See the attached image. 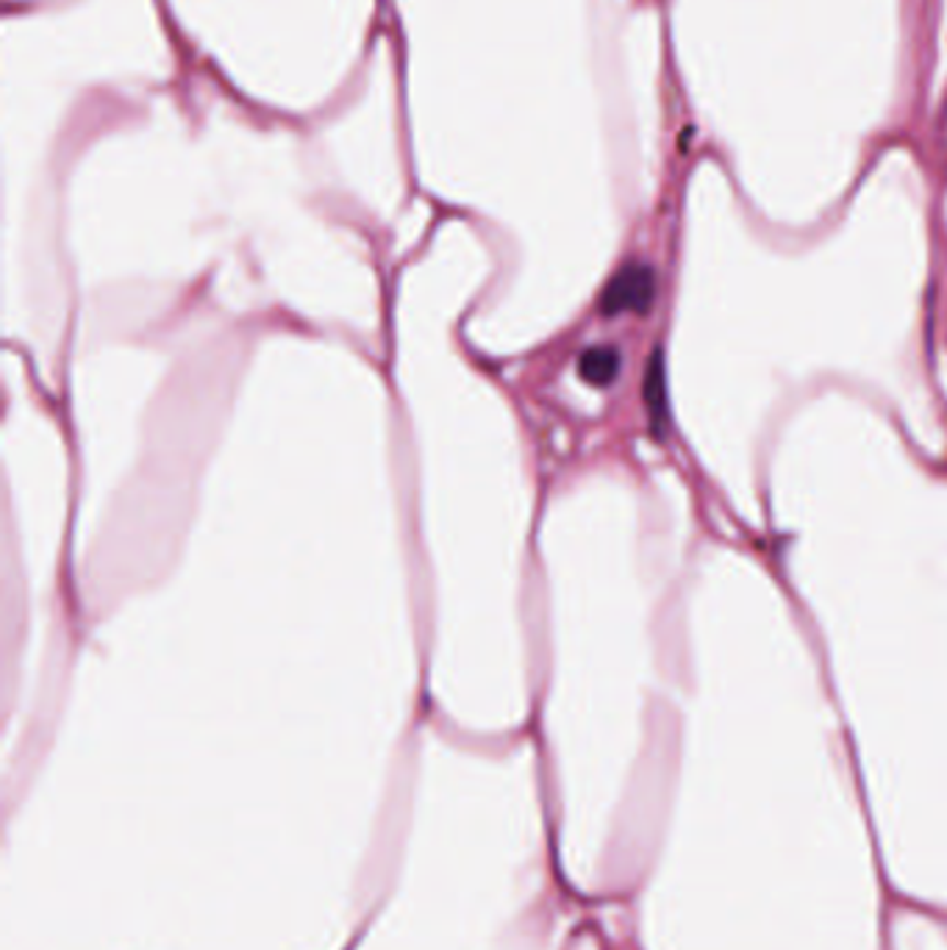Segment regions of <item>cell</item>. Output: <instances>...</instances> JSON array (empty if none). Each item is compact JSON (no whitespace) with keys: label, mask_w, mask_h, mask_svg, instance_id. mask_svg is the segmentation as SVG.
Wrapping results in <instances>:
<instances>
[{"label":"cell","mask_w":947,"mask_h":950,"mask_svg":"<svg viewBox=\"0 0 947 950\" xmlns=\"http://www.w3.org/2000/svg\"><path fill=\"white\" fill-rule=\"evenodd\" d=\"M656 298V272L645 261H628L620 267L601 295V312L606 317L617 314H645Z\"/></svg>","instance_id":"1"},{"label":"cell","mask_w":947,"mask_h":950,"mask_svg":"<svg viewBox=\"0 0 947 950\" xmlns=\"http://www.w3.org/2000/svg\"><path fill=\"white\" fill-rule=\"evenodd\" d=\"M665 395H667V390H665V365H661V354H656L654 361H650V367H647V378H645L647 412H650V417H654L656 428H661V423H665V414H667Z\"/></svg>","instance_id":"3"},{"label":"cell","mask_w":947,"mask_h":950,"mask_svg":"<svg viewBox=\"0 0 947 950\" xmlns=\"http://www.w3.org/2000/svg\"><path fill=\"white\" fill-rule=\"evenodd\" d=\"M620 367H623V356L614 345H594L583 350L578 359V376L592 387H609L617 381Z\"/></svg>","instance_id":"2"}]
</instances>
